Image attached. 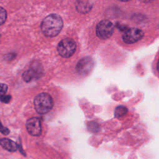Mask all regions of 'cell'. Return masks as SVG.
<instances>
[{
	"instance_id": "obj_2",
	"label": "cell",
	"mask_w": 159,
	"mask_h": 159,
	"mask_svg": "<svg viewBox=\"0 0 159 159\" xmlns=\"http://www.w3.org/2000/svg\"><path fill=\"white\" fill-rule=\"evenodd\" d=\"M34 104L37 113L45 114L52 109L53 106V101L50 94L42 93L35 97Z\"/></svg>"
},
{
	"instance_id": "obj_1",
	"label": "cell",
	"mask_w": 159,
	"mask_h": 159,
	"mask_svg": "<svg viewBox=\"0 0 159 159\" xmlns=\"http://www.w3.org/2000/svg\"><path fill=\"white\" fill-rule=\"evenodd\" d=\"M63 25L61 17L56 14H51L43 19L41 23V30L43 34L48 37L57 36Z\"/></svg>"
},
{
	"instance_id": "obj_9",
	"label": "cell",
	"mask_w": 159,
	"mask_h": 159,
	"mask_svg": "<svg viewBox=\"0 0 159 159\" xmlns=\"http://www.w3.org/2000/svg\"><path fill=\"white\" fill-rule=\"evenodd\" d=\"M0 145L9 152H15L18 149V145L17 143L6 138L0 139Z\"/></svg>"
},
{
	"instance_id": "obj_14",
	"label": "cell",
	"mask_w": 159,
	"mask_h": 159,
	"mask_svg": "<svg viewBox=\"0 0 159 159\" xmlns=\"http://www.w3.org/2000/svg\"><path fill=\"white\" fill-rule=\"evenodd\" d=\"M0 132L2 133V134L5 135H8V134H9V132H10L9 129L7 128V127H4V126L2 124L1 120H0Z\"/></svg>"
},
{
	"instance_id": "obj_11",
	"label": "cell",
	"mask_w": 159,
	"mask_h": 159,
	"mask_svg": "<svg viewBox=\"0 0 159 159\" xmlns=\"http://www.w3.org/2000/svg\"><path fill=\"white\" fill-rule=\"evenodd\" d=\"M88 129L89 131H90L93 133H96V132H99L100 127L98 123H96V122H94V121H91L88 124Z\"/></svg>"
},
{
	"instance_id": "obj_10",
	"label": "cell",
	"mask_w": 159,
	"mask_h": 159,
	"mask_svg": "<svg viewBox=\"0 0 159 159\" xmlns=\"http://www.w3.org/2000/svg\"><path fill=\"white\" fill-rule=\"evenodd\" d=\"M128 112L127 108L124 106H119L114 110V116L116 118H120L124 116Z\"/></svg>"
},
{
	"instance_id": "obj_3",
	"label": "cell",
	"mask_w": 159,
	"mask_h": 159,
	"mask_svg": "<svg viewBox=\"0 0 159 159\" xmlns=\"http://www.w3.org/2000/svg\"><path fill=\"white\" fill-rule=\"evenodd\" d=\"M76 48V42L70 38L62 39L58 44L57 50L60 56L64 58L71 57L75 52Z\"/></svg>"
},
{
	"instance_id": "obj_16",
	"label": "cell",
	"mask_w": 159,
	"mask_h": 159,
	"mask_svg": "<svg viewBox=\"0 0 159 159\" xmlns=\"http://www.w3.org/2000/svg\"><path fill=\"white\" fill-rule=\"evenodd\" d=\"M120 1H123V2H125V1H129V0H119Z\"/></svg>"
},
{
	"instance_id": "obj_12",
	"label": "cell",
	"mask_w": 159,
	"mask_h": 159,
	"mask_svg": "<svg viewBox=\"0 0 159 159\" xmlns=\"http://www.w3.org/2000/svg\"><path fill=\"white\" fill-rule=\"evenodd\" d=\"M7 18V12L6 10L2 7H0V25L4 23Z\"/></svg>"
},
{
	"instance_id": "obj_8",
	"label": "cell",
	"mask_w": 159,
	"mask_h": 159,
	"mask_svg": "<svg viewBox=\"0 0 159 159\" xmlns=\"http://www.w3.org/2000/svg\"><path fill=\"white\" fill-rule=\"evenodd\" d=\"M42 68L38 63H34L22 75L23 79L26 82H30L33 80L39 78L42 73Z\"/></svg>"
},
{
	"instance_id": "obj_4",
	"label": "cell",
	"mask_w": 159,
	"mask_h": 159,
	"mask_svg": "<svg viewBox=\"0 0 159 159\" xmlns=\"http://www.w3.org/2000/svg\"><path fill=\"white\" fill-rule=\"evenodd\" d=\"M114 29V25L111 21L102 20L97 24L96 29V35L102 40L107 39L112 35Z\"/></svg>"
},
{
	"instance_id": "obj_13",
	"label": "cell",
	"mask_w": 159,
	"mask_h": 159,
	"mask_svg": "<svg viewBox=\"0 0 159 159\" xmlns=\"http://www.w3.org/2000/svg\"><path fill=\"white\" fill-rule=\"evenodd\" d=\"M7 90V86L3 83H0V98L5 95Z\"/></svg>"
},
{
	"instance_id": "obj_15",
	"label": "cell",
	"mask_w": 159,
	"mask_h": 159,
	"mask_svg": "<svg viewBox=\"0 0 159 159\" xmlns=\"http://www.w3.org/2000/svg\"><path fill=\"white\" fill-rule=\"evenodd\" d=\"M0 99L4 103H8L11 99V96L10 95H4Z\"/></svg>"
},
{
	"instance_id": "obj_6",
	"label": "cell",
	"mask_w": 159,
	"mask_h": 159,
	"mask_svg": "<svg viewBox=\"0 0 159 159\" xmlns=\"http://www.w3.org/2000/svg\"><path fill=\"white\" fill-rule=\"evenodd\" d=\"M94 60L89 57L81 58L76 65V70L78 73L82 75L86 76L89 73L94 66Z\"/></svg>"
},
{
	"instance_id": "obj_17",
	"label": "cell",
	"mask_w": 159,
	"mask_h": 159,
	"mask_svg": "<svg viewBox=\"0 0 159 159\" xmlns=\"http://www.w3.org/2000/svg\"></svg>"
},
{
	"instance_id": "obj_5",
	"label": "cell",
	"mask_w": 159,
	"mask_h": 159,
	"mask_svg": "<svg viewBox=\"0 0 159 159\" xmlns=\"http://www.w3.org/2000/svg\"><path fill=\"white\" fill-rule=\"evenodd\" d=\"M143 32L138 28H130L127 29L122 35V40L125 43L131 44L135 43L142 39Z\"/></svg>"
},
{
	"instance_id": "obj_7",
	"label": "cell",
	"mask_w": 159,
	"mask_h": 159,
	"mask_svg": "<svg viewBox=\"0 0 159 159\" xmlns=\"http://www.w3.org/2000/svg\"><path fill=\"white\" fill-rule=\"evenodd\" d=\"M26 129L28 133L32 136H39L42 133L40 120L38 117H34L26 122Z\"/></svg>"
}]
</instances>
